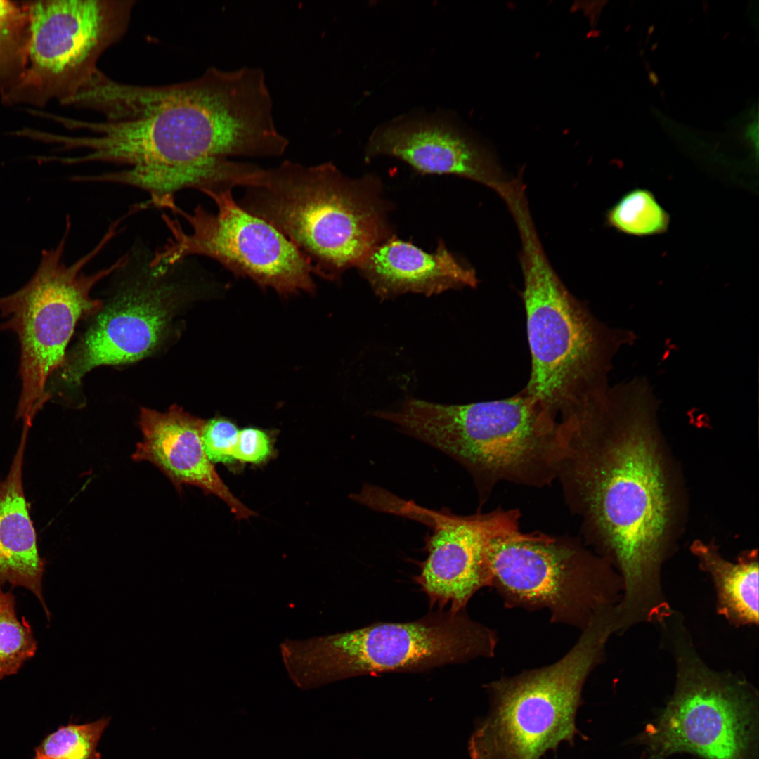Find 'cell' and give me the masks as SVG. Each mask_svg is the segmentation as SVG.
Returning a JSON list of instances; mask_svg holds the SVG:
<instances>
[{"label":"cell","instance_id":"1","mask_svg":"<svg viewBox=\"0 0 759 759\" xmlns=\"http://www.w3.org/2000/svg\"><path fill=\"white\" fill-rule=\"evenodd\" d=\"M101 121L84 120L79 139L82 160L123 164L101 174V183L146 192L149 207L177 214L176 194L186 188L210 193L237 187L254 122L239 87L214 68L187 82L159 86L117 82L98 75L84 96Z\"/></svg>","mask_w":759,"mask_h":759},{"label":"cell","instance_id":"2","mask_svg":"<svg viewBox=\"0 0 759 759\" xmlns=\"http://www.w3.org/2000/svg\"><path fill=\"white\" fill-rule=\"evenodd\" d=\"M659 406L644 377L612 387L603 404L567 422L557 476L584 537L617 564L624 584L617 606L632 623L666 608L659 568L670 501L656 446Z\"/></svg>","mask_w":759,"mask_h":759},{"label":"cell","instance_id":"3","mask_svg":"<svg viewBox=\"0 0 759 759\" xmlns=\"http://www.w3.org/2000/svg\"><path fill=\"white\" fill-rule=\"evenodd\" d=\"M239 203L285 235L330 281L357 268L394 233L390 207L377 176L344 175L325 162L307 167L289 160L261 168Z\"/></svg>","mask_w":759,"mask_h":759},{"label":"cell","instance_id":"4","mask_svg":"<svg viewBox=\"0 0 759 759\" xmlns=\"http://www.w3.org/2000/svg\"><path fill=\"white\" fill-rule=\"evenodd\" d=\"M387 420L464 467L481 503L501 481L552 484L566 448L562 419L524 389L505 399L465 405L408 399Z\"/></svg>","mask_w":759,"mask_h":759},{"label":"cell","instance_id":"5","mask_svg":"<svg viewBox=\"0 0 759 759\" xmlns=\"http://www.w3.org/2000/svg\"><path fill=\"white\" fill-rule=\"evenodd\" d=\"M523 301L531 369L524 389L560 418L605 392L613 359L635 332L608 326L573 297L545 259L527 223Z\"/></svg>","mask_w":759,"mask_h":759},{"label":"cell","instance_id":"6","mask_svg":"<svg viewBox=\"0 0 759 759\" xmlns=\"http://www.w3.org/2000/svg\"><path fill=\"white\" fill-rule=\"evenodd\" d=\"M493 630L465 609H438L406 623H375L330 635L286 642L282 653L288 673L303 689L352 677L419 672L493 657Z\"/></svg>","mask_w":759,"mask_h":759},{"label":"cell","instance_id":"7","mask_svg":"<svg viewBox=\"0 0 759 759\" xmlns=\"http://www.w3.org/2000/svg\"><path fill=\"white\" fill-rule=\"evenodd\" d=\"M614 630L610 617L598 614L556 662L486 685L491 709L469 739L470 758L540 759L573 742L583 686Z\"/></svg>","mask_w":759,"mask_h":759},{"label":"cell","instance_id":"8","mask_svg":"<svg viewBox=\"0 0 759 759\" xmlns=\"http://www.w3.org/2000/svg\"><path fill=\"white\" fill-rule=\"evenodd\" d=\"M65 231L58 245L44 249L30 280L18 291L0 297L1 330L11 331L18 337L21 391L16 418L32 426V421L50 400L48 384L63 365L66 348L79 320L98 313L103 308L91 292L100 280L112 275L122 264L124 255L111 265L91 274L82 269L119 233L110 226L99 242L70 265L63 259L70 231Z\"/></svg>","mask_w":759,"mask_h":759},{"label":"cell","instance_id":"9","mask_svg":"<svg viewBox=\"0 0 759 759\" xmlns=\"http://www.w3.org/2000/svg\"><path fill=\"white\" fill-rule=\"evenodd\" d=\"M488 566L491 586L506 607L547 609L552 623L581 630L617 592L607 562L569 536L521 531L497 540Z\"/></svg>","mask_w":759,"mask_h":759},{"label":"cell","instance_id":"10","mask_svg":"<svg viewBox=\"0 0 759 759\" xmlns=\"http://www.w3.org/2000/svg\"><path fill=\"white\" fill-rule=\"evenodd\" d=\"M135 1H27L30 42L20 77L0 93L6 106L65 104L99 70L102 54L129 25Z\"/></svg>","mask_w":759,"mask_h":759},{"label":"cell","instance_id":"11","mask_svg":"<svg viewBox=\"0 0 759 759\" xmlns=\"http://www.w3.org/2000/svg\"><path fill=\"white\" fill-rule=\"evenodd\" d=\"M674 694L642 739L652 759L687 752L704 759H755L757 703L753 689L706 666L682 640H675Z\"/></svg>","mask_w":759,"mask_h":759},{"label":"cell","instance_id":"12","mask_svg":"<svg viewBox=\"0 0 759 759\" xmlns=\"http://www.w3.org/2000/svg\"><path fill=\"white\" fill-rule=\"evenodd\" d=\"M208 197L216 205V213L200 205L191 213L181 209L179 215L190 230L162 214L169 237L153 252V265H172L200 255L216 261L235 276L248 278L283 296L315 292L311 264L285 235L242 207L232 190Z\"/></svg>","mask_w":759,"mask_h":759},{"label":"cell","instance_id":"13","mask_svg":"<svg viewBox=\"0 0 759 759\" xmlns=\"http://www.w3.org/2000/svg\"><path fill=\"white\" fill-rule=\"evenodd\" d=\"M142 242L124 254L116 294L103 308L48 387L79 384L93 368L134 362L151 354L164 339L183 293L178 274L183 261L153 265Z\"/></svg>","mask_w":759,"mask_h":759},{"label":"cell","instance_id":"14","mask_svg":"<svg viewBox=\"0 0 759 759\" xmlns=\"http://www.w3.org/2000/svg\"><path fill=\"white\" fill-rule=\"evenodd\" d=\"M409 518L433 528L426 540L428 557L414 580L432 606L443 609L449 604L455 612L465 609L477 591L491 586L488 553L493 543L521 531L515 509L459 516L413 503Z\"/></svg>","mask_w":759,"mask_h":759},{"label":"cell","instance_id":"15","mask_svg":"<svg viewBox=\"0 0 759 759\" xmlns=\"http://www.w3.org/2000/svg\"><path fill=\"white\" fill-rule=\"evenodd\" d=\"M138 424L143 441L132 454L134 461L153 464L179 493L183 485H191L216 495L238 519L254 514L232 494L207 456L202 440L205 420L173 405L164 413L142 408Z\"/></svg>","mask_w":759,"mask_h":759},{"label":"cell","instance_id":"16","mask_svg":"<svg viewBox=\"0 0 759 759\" xmlns=\"http://www.w3.org/2000/svg\"><path fill=\"white\" fill-rule=\"evenodd\" d=\"M389 155L422 174H453L491 184L493 175L480 149L449 124L411 120L377 128L365 148L366 159Z\"/></svg>","mask_w":759,"mask_h":759},{"label":"cell","instance_id":"17","mask_svg":"<svg viewBox=\"0 0 759 759\" xmlns=\"http://www.w3.org/2000/svg\"><path fill=\"white\" fill-rule=\"evenodd\" d=\"M358 269L382 299L407 292L429 296L474 287L478 283L475 271L460 262L442 240L429 253L393 235L376 247Z\"/></svg>","mask_w":759,"mask_h":759},{"label":"cell","instance_id":"18","mask_svg":"<svg viewBox=\"0 0 759 759\" xmlns=\"http://www.w3.org/2000/svg\"><path fill=\"white\" fill-rule=\"evenodd\" d=\"M28 432L22 429L8 474L0 481V588L8 583L28 589L39 600L49 620L51 614L41 588L46 561L39 552L37 533L22 483Z\"/></svg>","mask_w":759,"mask_h":759},{"label":"cell","instance_id":"19","mask_svg":"<svg viewBox=\"0 0 759 759\" xmlns=\"http://www.w3.org/2000/svg\"><path fill=\"white\" fill-rule=\"evenodd\" d=\"M693 551L713 579L720 613L737 624H758V560L732 563L701 544L694 545Z\"/></svg>","mask_w":759,"mask_h":759},{"label":"cell","instance_id":"20","mask_svg":"<svg viewBox=\"0 0 759 759\" xmlns=\"http://www.w3.org/2000/svg\"><path fill=\"white\" fill-rule=\"evenodd\" d=\"M29 42L27 1L0 0V93L23 73Z\"/></svg>","mask_w":759,"mask_h":759},{"label":"cell","instance_id":"21","mask_svg":"<svg viewBox=\"0 0 759 759\" xmlns=\"http://www.w3.org/2000/svg\"><path fill=\"white\" fill-rule=\"evenodd\" d=\"M606 221L609 226L620 233L644 238L666 233L670 217L651 191L635 188L625 193L609 209Z\"/></svg>","mask_w":759,"mask_h":759},{"label":"cell","instance_id":"22","mask_svg":"<svg viewBox=\"0 0 759 759\" xmlns=\"http://www.w3.org/2000/svg\"><path fill=\"white\" fill-rule=\"evenodd\" d=\"M37 648L29 622L16 616L14 595L0 588V679L17 673Z\"/></svg>","mask_w":759,"mask_h":759},{"label":"cell","instance_id":"23","mask_svg":"<svg viewBox=\"0 0 759 759\" xmlns=\"http://www.w3.org/2000/svg\"><path fill=\"white\" fill-rule=\"evenodd\" d=\"M108 722L61 727L37 747L35 759H100L97 745Z\"/></svg>","mask_w":759,"mask_h":759},{"label":"cell","instance_id":"24","mask_svg":"<svg viewBox=\"0 0 759 759\" xmlns=\"http://www.w3.org/2000/svg\"><path fill=\"white\" fill-rule=\"evenodd\" d=\"M237 427L231 421L216 417L205 421L202 434L205 452L212 463H231L234 459L231 449L238 433Z\"/></svg>","mask_w":759,"mask_h":759},{"label":"cell","instance_id":"25","mask_svg":"<svg viewBox=\"0 0 759 759\" xmlns=\"http://www.w3.org/2000/svg\"><path fill=\"white\" fill-rule=\"evenodd\" d=\"M271 451L268 435L261 429L249 427L238 431L231 455L234 460L258 464L264 462Z\"/></svg>","mask_w":759,"mask_h":759},{"label":"cell","instance_id":"26","mask_svg":"<svg viewBox=\"0 0 759 759\" xmlns=\"http://www.w3.org/2000/svg\"><path fill=\"white\" fill-rule=\"evenodd\" d=\"M617 609H618V606H617ZM667 610H668V608L666 607V608L665 609V610H664V611H663V612H662V613H661V614H660V615H659V616L656 617L655 618H661L662 617V616H663V614H666V611H667ZM618 614H619L620 620H621V623H623V624L624 625L627 626V625H629L630 624H632V623H627V622L624 621H623V620L622 619V618L621 617V615H620V614H619V611H618Z\"/></svg>","mask_w":759,"mask_h":759}]
</instances>
